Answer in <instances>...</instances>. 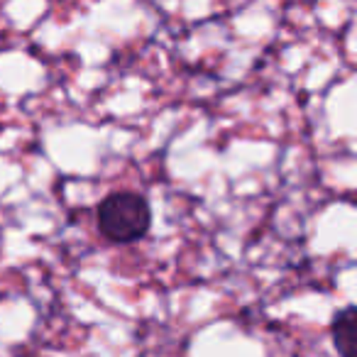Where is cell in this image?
I'll return each instance as SVG.
<instances>
[{
    "mask_svg": "<svg viewBox=\"0 0 357 357\" xmlns=\"http://www.w3.org/2000/svg\"><path fill=\"white\" fill-rule=\"evenodd\" d=\"M98 230L105 240L118 245L137 243L149 233L152 208L142 194L115 191L98 204Z\"/></svg>",
    "mask_w": 357,
    "mask_h": 357,
    "instance_id": "cell-1",
    "label": "cell"
},
{
    "mask_svg": "<svg viewBox=\"0 0 357 357\" xmlns=\"http://www.w3.org/2000/svg\"><path fill=\"white\" fill-rule=\"evenodd\" d=\"M355 306H345L333 316L331 335L340 357H355Z\"/></svg>",
    "mask_w": 357,
    "mask_h": 357,
    "instance_id": "cell-2",
    "label": "cell"
}]
</instances>
